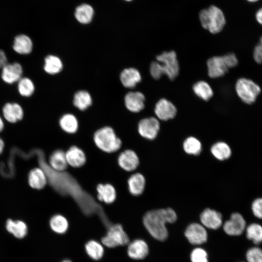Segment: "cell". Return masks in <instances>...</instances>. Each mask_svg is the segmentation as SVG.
<instances>
[{"label":"cell","instance_id":"obj_1","mask_svg":"<svg viewBox=\"0 0 262 262\" xmlns=\"http://www.w3.org/2000/svg\"><path fill=\"white\" fill-rule=\"evenodd\" d=\"M177 216L174 210L170 208L149 211L147 212L143 217L144 225L155 239L164 241L168 236V232L165 226L167 223H174Z\"/></svg>","mask_w":262,"mask_h":262},{"label":"cell","instance_id":"obj_2","mask_svg":"<svg viewBox=\"0 0 262 262\" xmlns=\"http://www.w3.org/2000/svg\"><path fill=\"white\" fill-rule=\"evenodd\" d=\"M157 62L151 63L150 73L156 80L159 79L163 75H166L171 80H173L179 74V66L175 51H165L156 56Z\"/></svg>","mask_w":262,"mask_h":262},{"label":"cell","instance_id":"obj_3","mask_svg":"<svg viewBox=\"0 0 262 262\" xmlns=\"http://www.w3.org/2000/svg\"><path fill=\"white\" fill-rule=\"evenodd\" d=\"M199 17L202 26L212 33L221 32L226 24L223 13L213 5L202 10L199 12Z\"/></svg>","mask_w":262,"mask_h":262},{"label":"cell","instance_id":"obj_4","mask_svg":"<svg viewBox=\"0 0 262 262\" xmlns=\"http://www.w3.org/2000/svg\"><path fill=\"white\" fill-rule=\"evenodd\" d=\"M94 141L100 149L107 153L115 152L121 146V140L110 127H104L97 130L94 135Z\"/></svg>","mask_w":262,"mask_h":262},{"label":"cell","instance_id":"obj_5","mask_svg":"<svg viewBox=\"0 0 262 262\" xmlns=\"http://www.w3.org/2000/svg\"><path fill=\"white\" fill-rule=\"evenodd\" d=\"M235 90L240 99L247 104L255 102L261 91L256 83L245 78L238 80L235 84Z\"/></svg>","mask_w":262,"mask_h":262},{"label":"cell","instance_id":"obj_6","mask_svg":"<svg viewBox=\"0 0 262 262\" xmlns=\"http://www.w3.org/2000/svg\"><path fill=\"white\" fill-rule=\"evenodd\" d=\"M102 243L108 247L113 248L128 244L129 238L120 224L111 226L104 237L101 239Z\"/></svg>","mask_w":262,"mask_h":262},{"label":"cell","instance_id":"obj_7","mask_svg":"<svg viewBox=\"0 0 262 262\" xmlns=\"http://www.w3.org/2000/svg\"><path fill=\"white\" fill-rule=\"evenodd\" d=\"M246 222L244 217L238 213H234L229 220L223 225L224 231L229 235L239 236L241 235L246 228Z\"/></svg>","mask_w":262,"mask_h":262},{"label":"cell","instance_id":"obj_8","mask_svg":"<svg viewBox=\"0 0 262 262\" xmlns=\"http://www.w3.org/2000/svg\"><path fill=\"white\" fill-rule=\"evenodd\" d=\"M160 125L157 119L153 117L142 119L138 123V131L143 137L148 139H154L160 130Z\"/></svg>","mask_w":262,"mask_h":262},{"label":"cell","instance_id":"obj_9","mask_svg":"<svg viewBox=\"0 0 262 262\" xmlns=\"http://www.w3.org/2000/svg\"><path fill=\"white\" fill-rule=\"evenodd\" d=\"M207 65L208 75L212 78L224 76L229 68L225 55L210 58L207 62Z\"/></svg>","mask_w":262,"mask_h":262},{"label":"cell","instance_id":"obj_10","mask_svg":"<svg viewBox=\"0 0 262 262\" xmlns=\"http://www.w3.org/2000/svg\"><path fill=\"white\" fill-rule=\"evenodd\" d=\"M184 235L189 243L194 245L202 244L207 240V232L205 228L196 223L189 225L186 229Z\"/></svg>","mask_w":262,"mask_h":262},{"label":"cell","instance_id":"obj_11","mask_svg":"<svg viewBox=\"0 0 262 262\" xmlns=\"http://www.w3.org/2000/svg\"><path fill=\"white\" fill-rule=\"evenodd\" d=\"M176 107L169 100L162 98L156 103L154 112L157 117L163 121L172 119L176 115Z\"/></svg>","mask_w":262,"mask_h":262},{"label":"cell","instance_id":"obj_12","mask_svg":"<svg viewBox=\"0 0 262 262\" xmlns=\"http://www.w3.org/2000/svg\"><path fill=\"white\" fill-rule=\"evenodd\" d=\"M1 77L6 83L12 84L22 78L23 69L21 65L18 63H7L2 68Z\"/></svg>","mask_w":262,"mask_h":262},{"label":"cell","instance_id":"obj_13","mask_svg":"<svg viewBox=\"0 0 262 262\" xmlns=\"http://www.w3.org/2000/svg\"><path fill=\"white\" fill-rule=\"evenodd\" d=\"M200 220L203 226L216 229L222 224V216L218 212L210 208L205 209L200 215Z\"/></svg>","mask_w":262,"mask_h":262},{"label":"cell","instance_id":"obj_14","mask_svg":"<svg viewBox=\"0 0 262 262\" xmlns=\"http://www.w3.org/2000/svg\"><path fill=\"white\" fill-rule=\"evenodd\" d=\"M119 165L127 171L134 170L139 164L137 154L133 150L128 149L121 152L118 158Z\"/></svg>","mask_w":262,"mask_h":262},{"label":"cell","instance_id":"obj_15","mask_svg":"<svg viewBox=\"0 0 262 262\" xmlns=\"http://www.w3.org/2000/svg\"><path fill=\"white\" fill-rule=\"evenodd\" d=\"M145 98L140 92H130L125 97V104L126 108L133 113H138L144 108Z\"/></svg>","mask_w":262,"mask_h":262},{"label":"cell","instance_id":"obj_16","mask_svg":"<svg viewBox=\"0 0 262 262\" xmlns=\"http://www.w3.org/2000/svg\"><path fill=\"white\" fill-rule=\"evenodd\" d=\"M4 118L10 123H16L21 120L24 112L21 106L17 103H7L2 108Z\"/></svg>","mask_w":262,"mask_h":262},{"label":"cell","instance_id":"obj_17","mask_svg":"<svg viewBox=\"0 0 262 262\" xmlns=\"http://www.w3.org/2000/svg\"><path fill=\"white\" fill-rule=\"evenodd\" d=\"M148 253V247L143 240L137 239L131 243L128 246V254L130 258L134 260L144 259Z\"/></svg>","mask_w":262,"mask_h":262},{"label":"cell","instance_id":"obj_18","mask_svg":"<svg viewBox=\"0 0 262 262\" xmlns=\"http://www.w3.org/2000/svg\"><path fill=\"white\" fill-rule=\"evenodd\" d=\"M47 181V175L43 168H35L29 172L28 182L33 188L41 189L46 186Z\"/></svg>","mask_w":262,"mask_h":262},{"label":"cell","instance_id":"obj_19","mask_svg":"<svg viewBox=\"0 0 262 262\" xmlns=\"http://www.w3.org/2000/svg\"><path fill=\"white\" fill-rule=\"evenodd\" d=\"M66 157L68 164L73 167H81L86 162L84 152L76 146L70 147L66 152Z\"/></svg>","mask_w":262,"mask_h":262},{"label":"cell","instance_id":"obj_20","mask_svg":"<svg viewBox=\"0 0 262 262\" xmlns=\"http://www.w3.org/2000/svg\"><path fill=\"white\" fill-rule=\"evenodd\" d=\"M120 77L123 86L130 88L134 87L141 80L139 71L132 67L124 69L121 73Z\"/></svg>","mask_w":262,"mask_h":262},{"label":"cell","instance_id":"obj_21","mask_svg":"<svg viewBox=\"0 0 262 262\" xmlns=\"http://www.w3.org/2000/svg\"><path fill=\"white\" fill-rule=\"evenodd\" d=\"M33 47L31 39L26 35H18L14 39L13 48L18 54L26 55L30 53Z\"/></svg>","mask_w":262,"mask_h":262},{"label":"cell","instance_id":"obj_22","mask_svg":"<svg viewBox=\"0 0 262 262\" xmlns=\"http://www.w3.org/2000/svg\"><path fill=\"white\" fill-rule=\"evenodd\" d=\"M49 164L50 168L55 171H65L68 165L66 153L61 149L55 150L49 157Z\"/></svg>","mask_w":262,"mask_h":262},{"label":"cell","instance_id":"obj_23","mask_svg":"<svg viewBox=\"0 0 262 262\" xmlns=\"http://www.w3.org/2000/svg\"><path fill=\"white\" fill-rule=\"evenodd\" d=\"M128 188L131 194L134 196L141 195L145 189L146 180L141 173L132 175L128 180Z\"/></svg>","mask_w":262,"mask_h":262},{"label":"cell","instance_id":"obj_24","mask_svg":"<svg viewBox=\"0 0 262 262\" xmlns=\"http://www.w3.org/2000/svg\"><path fill=\"white\" fill-rule=\"evenodd\" d=\"M98 199L107 204L113 203L116 198V193L114 186L110 184H99L97 187Z\"/></svg>","mask_w":262,"mask_h":262},{"label":"cell","instance_id":"obj_25","mask_svg":"<svg viewBox=\"0 0 262 262\" xmlns=\"http://www.w3.org/2000/svg\"><path fill=\"white\" fill-rule=\"evenodd\" d=\"M212 155L219 161H225L230 158L231 149L229 145L224 142H218L214 144L211 148Z\"/></svg>","mask_w":262,"mask_h":262},{"label":"cell","instance_id":"obj_26","mask_svg":"<svg viewBox=\"0 0 262 262\" xmlns=\"http://www.w3.org/2000/svg\"><path fill=\"white\" fill-rule=\"evenodd\" d=\"M6 228L8 232L19 239L24 237L27 233V226L21 220H7Z\"/></svg>","mask_w":262,"mask_h":262},{"label":"cell","instance_id":"obj_27","mask_svg":"<svg viewBox=\"0 0 262 262\" xmlns=\"http://www.w3.org/2000/svg\"><path fill=\"white\" fill-rule=\"evenodd\" d=\"M62 68V62L57 56L49 55L45 58L44 69L47 73L56 74L60 72Z\"/></svg>","mask_w":262,"mask_h":262},{"label":"cell","instance_id":"obj_28","mask_svg":"<svg viewBox=\"0 0 262 262\" xmlns=\"http://www.w3.org/2000/svg\"><path fill=\"white\" fill-rule=\"evenodd\" d=\"M93 14V8L88 4H83L77 7L75 16L79 22L87 24L92 20Z\"/></svg>","mask_w":262,"mask_h":262},{"label":"cell","instance_id":"obj_29","mask_svg":"<svg viewBox=\"0 0 262 262\" xmlns=\"http://www.w3.org/2000/svg\"><path fill=\"white\" fill-rule=\"evenodd\" d=\"M61 128L69 133H74L78 128V122L76 117L73 115L68 114L62 116L59 121Z\"/></svg>","mask_w":262,"mask_h":262},{"label":"cell","instance_id":"obj_30","mask_svg":"<svg viewBox=\"0 0 262 262\" xmlns=\"http://www.w3.org/2000/svg\"><path fill=\"white\" fill-rule=\"evenodd\" d=\"M193 89L197 96L205 101L209 100L213 96V91L210 85L203 81L196 82Z\"/></svg>","mask_w":262,"mask_h":262},{"label":"cell","instance_id":"obj_31","mask_svg":"<svg viewBox=\"0 0 262 262\" xmlns=\"http://www.w3.org/2000/svg\"><path fill=\"white\" fill-rule=\"evenodd\" d=\"M246 238L256 245L262 243V226L259 224L253 223L246 228Z\"/></svg>","mask_w":262,"mask_h":262},{"label":"cell","instance_id":"obj_32","mask_svg":"<svg viewBox=\"0 0 262 262\" xmlns=\"http://www.w3.org/2000/svg\"><path fill=\"white\" fill-rule=\"evenodd\" d=\"M183 148L188 154L198 155L202 151V145L198 139L195 137L190 136L184 141Z\"/></svg>","mask_w":262,"mask_h":262},{"label":"cell","instance_id":"obj_33","mask_svg":"<svg viewBox=\"0 0 262 262\" xmlns=\"http://www.w3.org/2000/svg\"><path fill=\"white\" fill-rule=\"evenodd\" d=\"M92 103V98L86 91L82 90L76 92L74 97L73 104L80 110H84Z\"/></svg>","mask_w":262,"mask_h":262},{"label":"cell","instance_id":"obj_34","mask_svg":"<svg viewBox=\"0 0 262 262\" xmlns=\"http://www.w3.org/2000/svg\"><path fill=\"white\" fill-rule=\"evenodd\" d=\"M50 227L54 232L62 234L65 233L68 227L66 219L63 215L56 214L53 216L49 222Z\"/></svg>","mask_w":262,"mask_h":262},{"label":"cell","instance_id":"obj_35","mask_svg":"<svg viewBox=\"0 0 262 262\" xmlns=\"http://www.w3.org/2000/svg\"><path fill=\"white\" fill-rule=\"evenodd\" d=\"M85 250L88 255L95 260L101 259L104 253L102 246L94 240H91L86 244Z\"/></svg>","mask_w":262,"mask_h":262},{"label":"cell","instance_id":"obj_36","mask_svg":"<svg viewBox=\"0 0 262 262\" xmlns=\"http://www.w3.org/2000/svg\"><path fill=\"white\" fill-rule=\"evenodd\" d=\"M17 89L22 96H31L34 91V85L32 81L28 78H21L18 82Z\"/></svg>","mask_w":262,"mask_h":262},{"label":"cell","instance_id":"obj_37","mask_svg":"<svg viewBox=\"0 0 262 262\" xmlns=\"http://www.w3.org/2000/svg\"><path fill=\"white\" fill-rule=\"evenodd\" d=\"M246 256L247 262H262V249L257 246L251 247Z\"/></svg>","mask_w":262,"mask_h":262},{"label":"cell","instance_id":"obj_38","mask_svg":"<svg viewBox=\"0 0 262 262\" xmlns=\"http://www.w3.org/2000/svg\"><path fill=\"white\" fill-rule=\"evenodd\" d=\"M192 262H208L206 251L201 248L194 249L191 253Z\"/></svg>","mask_w":262,"mask_h":262},{"label":"cell","instance_id":"obj_39","mask_svg":"<svg viewBox=\"0 0 262 262\" xmlns=\"http://www.w3.org/2000/svg\"><path fill=\"white\" fill-rule=\"evenodd\" d=\"M251 210L256 217L262 219V197L257 198L253 201Z\"/></svg>","mask_w":262,"mask_h":262},{"label":"cell","instance_id":"obj_40","mask_svg":"<svg viewBox=\"0 0 262 262\" xmlns=\"http://www.w3.org/2000/svg\"><path fill=\"white\" fill-rule=\"evenodd\" d=\"M253 59L258 64L262 63V36L254 48L253 53Z\"/></svg>","mask_w":262,"mask_h":262},{"label":"cell","instance_id":"obj_41","mask_svg":"<svg viewBox=\"0 0 262 262\" xmlns=\"http://www.w3.org/2000/svg\"><path fill=\"white\" fill-rule=\"evenodd\" d=\"M7 64V58L5 52L0 49V68H2Z\"/></svg>","mask_w":262,"mask_h":262},{"label":"cell","instance_id":"obj_42","mask_svg":"<svg viewBox=\"0 0 262 262\" xmlns=\"http://www.w3.org/2000/svg\"><path fill=\"white\" fill-rule=\"evenodd\" d=\"M255 17L257 22L262 25V8L257 11Z\"/></svg>","mask_w":262,"mask_h":262},{"label":"cell","instance_id":"obj_43","mask_svg":"<svg viewBox=\"0 0 262 262\" xmlns=\"http://www.w3.org/2000/svg\"><path fill=\"white\" fill-rule=\"evenodd\" d=\"M4 148V142L2 139L0 138V154L2 153Z\"/></svg>","mask_w":262,"mask_h":262},{"label":"cell","instance_id":"obj_44","mask_svg":"<svg viewBox=\"0 0 262 262\" xmlns=\"http://www.w3.org/2000/svg\"><path fill=\"white\" fill-rule=\"evenodd\" d=\"M4 128V123L2 119L0 116V132L2 131Z\"/></svg>","mask_w":262,"mask_h":262},{"label":"cell","instance_id":"obj_45","mask_svg":"<svg viewBox=\"0 0 262 262\" xmlns=\"http://www.w3.org/2000/svg\"><path fill=\"white\" fill-rule=\"evenodd\" d=\"M247 1L251 2H254L258 1L259 0H246Z\"/></svg>","mask_w":262,"mask_h":262},{"label":"cell","instance_id":"obj_46","mask_svg":"<svg viewBox=\"0 0 262 262\" xmlns=\"http://www.w3.org/2000/svg\"><path fill=\"white\" fill-rule=\"evenodd\" d=\"M62 262H71L69 260H65L63 261Z\"/></svg>","mask_w":262,"mask_h":262},{"label":"cell","instance_id":"obj_47","mask_svg":"<svg viewBox=\"0 0 262 262\" xmlns=\"http://www.w3.org/2000/svg\"><path fill=\"white\" fill-rule=\"evenodd\" d=\"M126 0V1H131V0Z\"/></svg>","mask_w":262,"mask_h":262}]
</instances>
